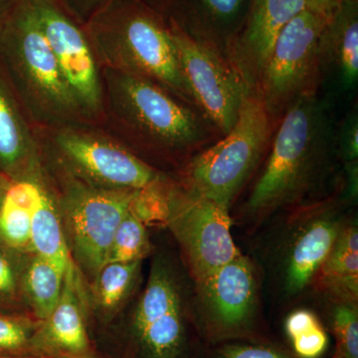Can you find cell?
I'll list each match as a JSON object with an SVG mask.
<instances>
[{"mask_svg": "<svg viewBox=\"0 0 358 358\" xmlns=\"http://www.w3.org/2000/svg\"><path fill=\"white\" fill-rule=\"evenodd\" d=\"M329 136L326 117L315 96L296 101L284 114L265 169L250 195V213L277 208L307 188Z\"/></svg>", "mask_w": 358, "mask_h": 358, "instance_id": "3", "label": "cell"}, {"mask_svg": "<svg viewBox=\"0 0 358 358\" xmlns=\"http://www.w3.org/2000/svg\"><path fill=\"white\" fill-rule=\"evenodd\" d=\"M169 26L196 107L225 136L234 127L249 90L213 49L188 34L176 20Z\"/></svg>", "mask_w": 358, "mask_h": 358, "instance_id": "9", "label": "cell"}, {"mask_svg": "<svg viewBox=\"0 0 358 358\" xmlns=\"http://www.w3.org/2000/svg\"><path fill=\"white\" fill-rule=\"evenodd\" d=\"M319 324V320L312 312L307 310H299L292 313L287 319L286 331L289 338L292 339Z\"/></svg>", "mask_w": 358, "mask_h": 358, "instance_id": "31", "label": "cell"}, {"mask_svg": "<svg viewBox=\"0 0 358 358\" xmlns=\"http://www.w3.org/2000/svg\"><path fill=\"white\" fill-rule=\"evenodd\" d=\"M55 358H100L96 357V355H94L93 352L88 353V355H76V357H55Z\"/></svg>", "mask_w": 358, "mask_h": 358, "instance_id": "36", "label": "cell"}, {"mask_svg": "<svg viewBox=\"0 0 358 358\" xmlns=\"http://www.w3.org/2000/svg\"><path fill=\"white\" fill-rule=\"evenodd\" d=\"M9 182H10V180L8 178L0 174V208H1L2 201H3L4 195H6Z\"/></svg>", "mask_w": 358, "mask_h": 358, "instance_id": "34", "label": "cell"}, {"mask_svg": "<svg viewBox=\"0 0 358 358\" xmlns=\"http://www.w3.org/2000/svg\"><path fill=\"white\" fill-rule=\"evenodd\" d=\"M182 292L169 263L152 264L145 288L134 308V338L148 358H178L185 339Z\"/></svg>", "mask_w": 358, "mask_h": 358, "instance_id": "12", "label": "cell"}, {"mask_svg": "<svg viewBox=\"0 0 358 358\" xmlns=\"http://www.w3.org/2000/svg\"><path fill=\"white\" fill-rule=\"evenodd\" d=\"M355 303L341 301L334 308L333 326L343 358H358V315Z\"/></svg>", "mask_w": 358, "mask_h": 358, "instance_id": "27", "label": "cell"}, {"mask_svg": "<svg viewBox=\"0 0 358 358\" xmlns=\"http://www.w3.org/2000/svg\"><path fill=\"white\" fill-rule=\"evenodd\" d=\"M274 121L260 96L250 92L229 133L188 164L189 190L229 209L260 162Z\"/></svg>", "mask_w": 358, "mask_h": 358, "instance_id": "5", "label": "cell"}, {"mask_svg": "<svg viewBox=\"0 0 358 358\" xmlns=\"http://www.w3.org/2000/svg\"><path fill=\"white\" fill-rule=\"evenodd\" d=\"M28 256L0 242V310L28 313L21 291Z\"/></svg>", "mask_w": 358, "mask_h": 358, "instance_id": "25", "label": "cell"}, {"mask_svg": "<svg viewBox=\"0 0 358 358\" xmlns=\"http://www.w3.org/2000/svg\"><path fill=\"white\" fill-rule=\"evenodd\" d=\"M87 1L96 2V1H102V0H87Z\"/></svg>", "mask_w": 358, "mask_h": 358, "instance_id": "39", "label": "cell"}, {"mask_svg": "<svg viewBox=\"0 0 358 358\" xmlns=\"http://www.w3.org/2000/svg\"><path fill=\"white\" fill-rule=\"evenodd\" d=\"M322 282L341 301L357 305L358 232L355 227L339 231L333 248L320 268Z\"/></svg>", "mask_w": 358, "mask_h": 358, "instance_id": "21", "label": "cell"}, {"mask_svg": "<svg viewBox=\"0 0 358 358\" xmlns=\"http://www.w3.org/2000/svg\"><path fill=\"white\" fill-rule=\"evenodd\" d=\"M45 38L88 122L102 119L103 92L98 61L85 30L58 0H29Z\"/></svg>", "mask_w": 358, "mask_h": 358, "instance_id": "11", "label": "cell"}, {"mask_svg": "<svg viewBox=\"0 0 358 358\" xmlns=\"http://www.w3.org/2000/svg\"><path fill=\"white\" fill-rule=\"evenodd\" d=\"M141 261L106 263L91 282L92 306L103 320L114 317L136 288Z\"/></svg>", "mask_w": 358, "mask_h": 358, "instance_id": "23", "label": "cell"}, {"mask_svg": "<svg viewBox=\"0 0 358 358\" xmlns=\"http://www.w3.org/2000/svg\"><path fill=\"white\" fill-rule=\"evenodd\" d=\"M197 284L209 317L224 329H237L251 317L256 303L254 268L240 254Z\"/></svg>", "mask_w": 358, "mask_h": 358, "instance_id": "15", "label": "cell"}, {"mask_svg": "<svg viewBox=\"0 0 358 358\" xmlns=\"http://www.w3.org/2000/svg\"><path fill=\"white\" fill-rule=\"evenodd\" d=\"M43 164L16 179L7 187L0 208V242L9 248L32 253L33 214L47 180Z\"/></svg>", "mask_w": 358, "mask_h": 358, "instance_id": "17", "label": "cell"}, {"mask_svg": "<svg viewBox=\"0 0 358 358\" xmlns=\"http://www.w3.org/2000/svg\"><path fill=\"white\" fill-rule=\"evenodd\" d=\"M65 271L36 254H29L22 275L23 303L35 320H43L57 305Z\"/></svg>", "mask_w": 358, "mask_h": 358, "instance_id": "22", "label": "cell"}, {"mask_svg": "<svg viewBox=\"0 0 358 358\" xmlns=\"http://www.w3.org/2000/svg\"><path fill=\"white\" fill-rule=\"evenodd\" d=\"M31 248L32 253L50 261L62 270L67 268L72 259L56 192L48 178L33 214Z\"/></svg>", "mask_w": 358, "mask_h": 358, "instance_id": "20", "label": "cell"}, {"mask_svg": "<svg viewBox=\"0 0 358 358\" xmlns=\"http://www.w3.org/2000/svg\"><path fill=\"white\" fill-rule=\"evenodd\" d=\"M41 164L34 128L0 67V174L13 180Z\"/></svg>", "mask_w": 358, "mask_h": 358, "instance_id": "16", "label": "cell"}, {"mask_svg": "<svg viewBox=\"0 0 358 358\" xmlns=\"http://www.w3.org/2000/svg\"><path fill=\"white\" fill-rule=\"evenodd\" d=\"M46 136L47 152L61 173L109 190H138L164 176L120 143L85 124L36 129Z\"/></svg>", "mask_w": 358, "mask_h": 358, "instance_id": "6", "label": "cell"}, {"mask_svg": "<svg viewBox=\"0 0 358 358\" xmlns=\"http://www.w3.org/2000/svg\"><path fill=\"white\" fill-rule=\"evenodd\" d=\"M339 231L338 221L331 217L315 219L301 231L289 254L286 287L289 294L308 286L329 256Z\"/></svg>", "mask_w": 358, "mask_h": 358, "instance_id": "19", "label": "cell"}, {"mask_svg": "<svg viewBox=\"0 0 358 358\" xmlns=\"http://www.w3.org/2000/svg\"><path fill=\"white\" fill-rule=\"evenodd\" d=\"M113 113L143 145L185 152L208 138L205 122L187 105L148 80L105 69Z\"/></svg>", "mask_w": 358, "mask_h": 358, "instance_id": "4", "label": "cell"}, {"mask_svg": "<svg viewBox=\"0 0 358 358\" xmlns=\"http://www.w3.org/2000/svg\"><path fill=\"white\" fill-rule=\"evenodd\" d=\"M244 0H200L209 14L221 20H228L234 17Z\"/></svg>", "mask_w": 358, "mask_h": 358, "instance_id": "30", "label": "cell"}, {"mask_svg": "<svg viewBox=\"0 0 358 358\" xmlns=\"http://www.w3.org/2000/svg\"><path fill=\"white\" fill-rule=\"evenodd\" d=\"M334 358H343V355H341V353L338 352L336 353V355H334Z\"/></svg>", "mask_w": 358, "mask_h": 358, "instance_id": "38", "label": "cell"}, {"mask_svg": "<svg viewBox=\"0 0 358 358\" xmlns=\"http://www.w3.org/2000/svg\"><path fill=\"white\" fill-rule=\"evenodd\" d=\"M222 358H289L270 348L256 346H229L223 352Z\"/></svg>", "mask_w": 358, "mask_h": 358, "instance_id": "32", "label": "cell"}, {"mask_svg": "<svg viewBox=\"0 0 358 358\" xmlns=\"http://www.w3.org/2000/svg\"><path fill=\"white\" fill-rule=\"evenodd\" d=\"M105 69L148 80L187 105H195L169 24L140 0H110L86 29Z\"/></svg>", "mask_w": 358, "mask_h": 358, "instance_id": "1", "label": "cell"}, {"mask_svg": "<svg viewBox=\"0 0 358 358\" xmlns=\"http://www.w3.org/2000/svg\"><path fill=\"white\" fill-rule=\"evenodd\" d=\"M320 61L338 71L345 88L358 77V2L341 3L320 38Z\"/></svg>", "mask_w": 358, "mask_h": 358, "instance_id": "18", "label": "cell"}, {"mask_svg": "<svg viewBox=\"0 0 358 358\" xmlns=\"http://www.w3.org/2000/svg\"><path fill=\"white\" fill-rule=\"evenodd\" d=\"M0 358H22V357H0Z\"/></svg>", "mask_w": 358, "mask_h": 358, "instance_id": "40", "label": "cell"}, {"mask_svg": "<svg viewBox=\"0 0 358 358\" xmlns=\"http://www.w3.org/2000/svg\"><path fill=\"white\" fill-rule=\"evenodd\" d=\"M341 6V0H305L306 9L329 22Z\"/></svg>", "mask_w": 358, "mask_h": 358, "instance_id": "33", "label": "cell"}, {"mask_svg": "<svg viewBox=\"0 0 358 358\" xmlns=\"http://www.w3.org/2000/svg\"><path fill=\"white\" fill-rule=\"evenodd\" d=\"M0 67L33 128L88 122L45 38L29 0L0 14Z\"/></svg>", "mask_w": 358, "mask_h": 358, "instance_id": "2", "label": "cell"}, {"mask_svg": "<svg viewBox=\"0 0 358 358\" xmlns=\"http://www.w3.org/2000/svg\"><path fill=\"white\" fill-rule=\"evenodd\" d=\"M346 2H358V0H341V3H346Z\"/></svg>", "mask_w": 358, "mask_h": 358, "instance_id": "37", "label": "cell"}, {"mask_svg": "<svg viewBox=\"0 0 358 358\" xmlns=\"http://www.w3.org/2000/svg\"><path fill=\"white\" fill-rule=\"evenodd\" d=\"M166 224L196 282L241 254L231 235L229 209L192 190H173Z\"/></svg>", "mask_w": 358, "mask_h": 358, "instance_id": "10", "label": "cell"}, {"mask_svg": "<svg viewBox=\"0 0 358 358\" xmlns=\"http://www.w3.org/2000/svg\"><path fill=\"white\" fill-rule=\"evenodd\" d=\"M20 0H0V14L4 13L9 7L13 6Z\"/></svg>", "mask_w": 358, "mask_h": 358, "instance_id": "35", "label": "cell"}, {"mask_svg": "<svg viewBox=\"0 0 358 358\" xmlns=\"http://www.w3.org/2000/svg\"><path fill=\"white\" fill-rule=\"evenodd\" d=\"M327 23L303 9L278 35L253 92L274 119L299 99L315 96L322 67L320 38Z\"/></svg>", "mask_w": 358, "mask_h": 358, "instance_id": "8", "label": "cell"}, {"mask_svg": "<svg viewBox=\"0 0 358 358\" xmlns=\"http://www.w3.org/2000/svg\"><path fill=\"white\" fill-rule=\"evenodd\" d=\"M294 352L301 358L320 357L329 345V338L320 324L310 327L291 339Z\"/></svg>", "mask_w": 358, "mask_h": 358, "instance_id": "28", "label": "cell"}, {"mask_svg": "<svg viewBox=\"0 0 358 358\" xmlns=\"http://www.w3.org/2000/svg\"><path fill=\"white\" fill-rule=\"evenodd\" d=\"M341 148L346 159L350 164L357 162L358 155V120L357 115H352L343 127L341 133Z\"/></svg>", "mask_w": 358, "mask_h": 358, "instance_id": "29", "label": "cell"}, {"mask_svg": "<svg viewBox=\"0 0 358 358\" xmlns=\"http://www.w3.org/2000/svg\"><path fill=\"white\" fill-rule=\"evenodd\" d=\"M61 174L60 192H55L71 258L91 282L107 263L115 230L136 190L103 189Z\"/></svg>", "mask_w": 358, "mask_h": 358, "instance_id": "7", "label": "cell"}, {"mask_svg": "<svg viewBox=\"0 0 358 358\" xmlns=\"http://www.w3.org/2000/svg\"><path fill=\"white\" fill-rule=\"evenodd\" d=\"M150 249L145 224L129 210L115 230L107 263L143 261Z\"/></svg>", "mask_w": 358, "mask_h": 358, "instance_id": "24", "label": "cell"}, {"mask_svg": "<svg viewBox=\"0 0 358 358\" xmlns=\"http://www.w3.org/2000/svg\"><path fill=\"white\" fill-rule=\"evenodd\" d=\"M38 324L29 313L0 310V357L31 358L30 339Z\"/></svg>", "mask_w": 358, "mask_h": 358, "instance_id": "26", "label": "cell"}, {"mask_svg": "<svg viewBox=\"0 0 358 358\" xmlns=\"http://www.w3.org/2000/svg\"><path fill=\"white\" fill-rule=\"evenodd\" d=\"M84 279L71 259L57 305L46 319L40 320L30 339V357H76L93 352L87 329L90 299Z\"/></svg>", "mask_w": 358, "mask_h": 358, "instance_id": "13", "label": "cell"}, {"mask_svg": "<svg viewBox=\"0 0 358 358\" xmlns=\"http://www.w3.org/2000/svg\"><path fill=\"white\" fill-rule=\"evenodd\" d=\"M306 9L305 0H251L246 22L230 45V65L255 91L278 35Z\"/></svg>", "mask_w": 358, "mask_h": 358, "instance_id": "14", "label": "cell"}]
</instances>
